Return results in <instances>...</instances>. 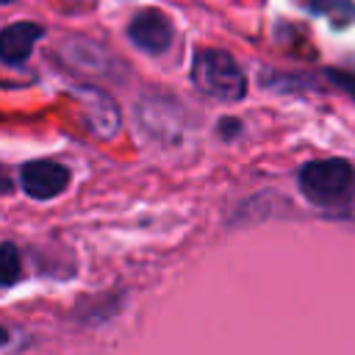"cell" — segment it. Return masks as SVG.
I'll list each match as a JSON object with an SVG mask.
<instances>
[{"instance_id": "3957f363", "label": "cell", "mask_w": 355, "mask_h": 355, "mask_svg": "<svg viewBox=\"0 0 355 355\" xmlns=\"http://www.w3.org/2000/svg\"><path fill=\"white\" fill-rule=\"evenodd\" d=\"M19 183L33 200H53L69 186V172L58 161H31L22 166Z\"/></svg>"}, {"instance_id": "277c9868", "label": "cell", "mask_w": 355, "mask_h": 355, "mask_svg": "<svg viewBox=\"0 0 355 355\" xmlns=\"http://www.w3.org/2000/svg\"><path fill=\"white\" fill-rule=\"evenodd\" d=\"M128 36H130V42H133L139 50L155 55V53H166V50H169L172 39H175V31H172V22H169L161 11L147 8V11H139V14L130 19Z\"/></svg>"}, {"instance_id": "9c48e42d", "label": "cell", "mask_w": 355, "mask_h": 355, "mask_svg": "<svg viewBox=\"0 0 355 355\" xmlns=\"http://www.w3.org/2000/svg\"><path fill=\"white\" fill-rule=\"evenodd\" d=\"M3 3H11V0H3Z\"/></svg>"}, {"instance_id": "8992f818", "label": "cell", "mask_w": 355, "mask_h": 355, "mask_svg": "<svg viewBox=\"0 0 355 355\" xmlns=\"http://www.w3.org/2000/svg\"><path fill=\"white\" fill-rule=\"evenodd\" d=\"M0 266H3V286L6 288L14 286L19 280L22 266H19V252H17V247L11 241H6L3 250H0Z\"/></svg>"}, {"instance_id": "52a82bcc", "label": "cell", "mask_w": 355, "mask_h": 355, "mask_svg": "<svg viewBox=\"0 0 355 355\" xmlns=\"http://www.w3.org/2000/svg\"><path fill=\"white\" fill-rule=\"evenodd\" d=\"M313 8L319 14H327V17H336L338 22H347L355 17V6L349 0H316Z\"/></svg>"}, {"instance_id": "6da1fadb", "label": "cell", "mask_w": 355, "mask_h": 355, "mask_svg": "<svg viewBox=\"0 0 355 355\" xmlns=\"http://www.w3.org/2000/svg\"><path fill=\"white\" fill-rule=\"evenodd\" d=\"M194 86L222 103H236L247 94V78L241 67L222 50H200L191 67Z\"/></svg>"}, {"instance_id": "5b68a950", "label": "cell", "mask_w": 355, "mask_h": 355, "mask_svg": "<svg viewBox=\"0 0 355 355\" xmlns=\"http://www.w3.org/2000/svg\"><path fill=\"white\" fill-rule=\"evenodd\" d=\"M42 36H44V28L36 25V22H14V25H8L3 31V36H0L3 61L6 64H22Z\"/></svg>"}, {"instance_id": "ba28073f", "label": "cell", "mask_w": 355, "mask_h": 355, "mask_svg": "<svg viewBox=\"0 0 355 355\" xmlns=\"http://www.w3.org/2000/svg\"><path fill=\"white\" fill-rule=\"evenodd\" d=\"M239 128H241V125H239L236 119H225V122H219V133H222L225 139H233Z\"/></svg>"}, {"instance_id": "7a4b0ae2", "label": "cell", "mask_w": 355, "mask_h": 355, "mask_svg": "<svg viewBox=\"0 0 355 355\" xmlns=\"http://www.w3.org/2000/svg\"><path fill=\"white\" fill-rule=\"evenodd\" d=\"M355 186V169L341 158L311 161L300 169V189L316 205H336Z\"/></svg>"}]
</instances>
